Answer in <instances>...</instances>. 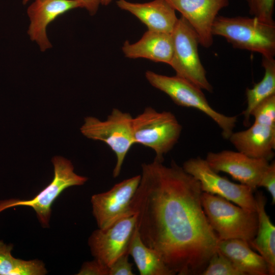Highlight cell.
Here are the masks:
<instances>
[{
  "mask_svg": "<svg viewBox=\"0 0 275 275\" xmlns=\"http://www.w3.org/2000/svg\"><path fill=\"white\" fill-rule=\"evenodd\" d=\"M77 275H109V267L94 259L84 263Z\"/></svg>",
  "mask_w": 275,
  "mask_h": 275,
  "instance_id": "cell-28",
  "label": "cell"
},
{
  "mask_svg": "<svg viewBox=\"0 0 275 275\" xmlns=\"http://www.w3.org/2000/svg\"><path fill=\"white\" fill-rule=\"evenodd\" d=\"M135 224L136 216L133 214L122 217L106 229L93 231L88 244L94 259L109 267L119 257L128 253Z\"/></svg>",
  "mask_w": 275,
  "mask_h": 275,
  "instance_id": "cell-11",
  "label": "cell"
},
{
  "mask_svg": "<svg viewBox=\"0 0 275 275\" xmlns=\"http://www.w3.org/2000/svg\"><path fill=\"white\" fill-rule=\"evenodd\" d=\"M30 0H22V3L24 5ZM83 5L85 8L91 15H95L98 10L99 5L101 4L100 0H79Z\"/></svg>",
  "mask_w": 275,
  "mask_h": 275,
  "instance_id": "cell-29",
  "label": "cell"
},
{
  "mask_svg": "<svg viewBox=\"0 0 275 275\" xmlns=\"http://www.w3.org/2000/svg\"><path fill=\"white\" fill-rule=\"evenodd\" d=\"M258 187H264L270 193L272 204L275 203V162L269 163L263 174Z\"/></svg>",
  "mask_w": 275,
  "mask_h": 275,
  "instance_id": "cell-26",
  "label": "cell"
},
{
  "mask_svg": "<svg viewBox=\"0 0 275 275\" xmlns=\"http://www.w3.org/2000/svg\"><path fill=\"white\" fill-rule=\"evenodd\" d=\"M127 253L133 259L141 275H175L157 252L144 244L135 227Z\"/></svg>",
  "mask_w": 275,
  "mask_h": 275,
  "instance_id": "cell-20",
  "label": "cell"
},
{
  "mask_svg": "<svg viewBox=\"0 0 275 275\" xmlns=\"http://www.w3.org/2000/svg\"><path fill=\"white\" fill-rule=\"evenodd\" d=\"M181 14L198 35L205 48L213 44L212 26L219 12L228 6L229 0H166Z\"/></svg>",
  "mask_w": 275,
  "mask_h": 275,
  "instance_id": "cell-13",
  "label": "cell"
},
{
  "mask_svg": "<svg viewBox=\"0 0 275 275\" xmlns=\"http://www.w3.org/2000/svg\"><path fill=\"white\" fill-rule=\"evenodd\" d=\"M113 0H100V3L102 5L107 6Z\"/></svg>",
  "mask_w": 275,
  "mask_h": 275,
  "instance_id": "cell-30",
  "label": "cell"
},
{
  "mask_svg": "<svg viewBox=\"0 0 275 275\" xmlns=\"http://www.w3.org/2000/svg\"><path fill=\"white\" fill-rule=\"evenodd\" d=\"M140 179V175L134 176L116 184L108 191L92 196V213L99 229H106L129 215V205Z\"/></svg>",
  "mask_w": 275,
  "mask_h": 275,
  "instance_id": "cell-10",
  "label": "cell"
},
{
  "mask_svg": "<svg viewBox=\"0 0 275 275\" xmlns=\"http://www.w3.org/2000/svg\"><path fill=\"white\" fill-rule=\"evenodd\" d=\"M128 254L119 257L109 267V275H134L132 264L128 261Z\"/></svg>",
  "mask_w": 275,
  "mask_h": 275,
  "instance_id": "cell-27",
  "label": "cell"
},
{
  "mask_svg": "<svg viewBox=\"0 0 275 275\" xmlns=\"http://www.w3.org/2000/svg\"><path fill=\"white\" fill-rule=\"evenodd\" d=\"M205 159L216 172L228 174L253 191L258 187L261 178L269 164L265 159L251 157L239 151L229 150L209 152Z\"/></svg>",
  "mask_w": 275,
  "mask_h": 275,
  "instance_id": "cell-12",
  "label": "cell"
},
{
  "mask_svg": "<svg viewBox=\"0 0 275 275\" xmlns=\"http://www.w3.org/2000/svg\"><path fill=\"white\" fill-rule=\"evenodd\" d=\"M122 50L129 59L144 58L170 65L173 52L172 34L148 30L136 42L126 41Z\"/></svg>",
  "mask_w": 275,
  "mask_h": 275,
  "instance_id": "cell-17",
  "label": "cell"
},
{
  "mask_svg": "<svg viewBox=\"0 0 275 275\" xmlns=\"http://www.w3.org/2000/svg\"><path fill=\"white\" fill-rule=\"evenodd\" d=\"M217 251L225 255L244 275H267V263L252 249L249 242L240 239L219 240Z\"/></svg>",
  "mask_w": 275,
  "mask_h": 275,
  "instance_id": "cell-19",
  "label": "cell"
},
{
  "mask_svg": "<svg viewBox=\"0 0 275 275\" xmlns=\"http://www.w3.org/2000/svg\"><path fill=\"white\" fill-rule=\"evenodd\" d=\"M132 128L134 143L151 149L155 153L154 160L162 162L182 131L181 125L172 113L157 112L151 107L133 117Z\"/></svg>",
  "mask_w": 275,
  "mask_h": 275,
  "instance_id": "cell-5",
  "label": "cell"
},
{
  "mask_svg": "<svg viewBox=\"0 0 275 275\" xmlns=\"http://www.w3.org/2000/svg\"><path fill=\"white\" fill-rule=\"evenodd\" d=\"M116 4L137 17L149 31L172 34L178 19L175 10L166 0L144 3L117 0Z\"/></svg>",
  "mask_w": 275,
  "mask_h": 275,
  "instance_id": "cell-15",
  "label": "cell"
},
{
  "mask_svg": "<svg viewBox=\"0 0 275 275\" xmlns=\"http://www.w3.org/2000/svg\"><path fill=\"white\" fill-rule=\"evenodd\" d=\"M54 177L52 181L34 198L30 200H11L0 201V212L14 206H26L32 208L44 227L48 226L53 202L65 189L73 186L82 185L88 178L77 175L68 159L57 156L52 160Z\"/></svg>",
  "mask_w": 275,
  "mask_h": 275,
  "instance_id": "cell-8",
  "label": "cell"
},
{
  "mask_svg": "<svg viewBox=\"0 0 275 275\" xmlns=\"http://www.w3.org/2000/svg\"><path fill=\"white\" fill-rule=\"evenodd\" d=\"M77 8H83L79 0H35L27 9L30 39L36 43L41 51L51 48L47 27L59 16Z\"/></svg>",
  "mask_w": 275,
  "mask_h": 275,
  "instance_id": "cell-14",
  "label": "cell"
},
{
  "mask_svg": "<svg viewBox=\"0 0 275 275\" xmlns=\"http://www.w3.org/2000/svg\"><path fill=\"white\" fill-rule=\"evenodd\" d=\"M239 151L255 158L269 161L275 149V127L254 122L247 129L233 132L228 139Z\"/></svg>",
  "mask_w": 275,
  "mask_h": 275,
  "instance_id": "cell-16",
  "label": "cell"
},
{
  "mask_svg": "<svg viewBox=\"0 0 275 275\" xmlns=\"http://www.w3.org/2000/svg\"><path fill=\"white\" fill-rule=\"evenodd\" d=\"M132 118L130 113L114 108L104 121L94 117H86L80 129L85 136L105 143L114 152L116 162L113 171L114 178L119 176L126 156L135 144Z\"/></svg>",
  "mask_w": 275,
  "mask_h": 275,
  "instance_id": "cell-6",
  "label": "cell"
},
{
  "mask_svg": "<svg viewBox=\"0 0 275 275\" xmlns=\"http://www.w3.org/2000/svg\"><path fill=\"white\" fill-rule=\"evenodd\" d=\"M250 14L262 21L274 24L275 0H246Z\"/></svg>",
  "mask_w": 275,
  "mask_h": 275,
  "instance_id": "cell-25",
  "label": "cell"
},
{
  "mask_svg": "<svg viewBox=\"0 0 275 275\" xmlns=\"http://www.w3.org/2000/svg\"><path fill=\"white\" fill-rule=\"evenodd\" d=\"M255 197L258 228L255 237L249 243L265 259L269 275L275 274V227L266 212L267 198L261 191Z\"/></svg>",
  "mask_w": 275,
  "mask_h": 275,
  "instance_id": "cell-18",
  "label": "cell"
},
{
  "mask_svg": "<svg viewBox=\"0 0 275 275\" xmlns=\"http://www.w3.org/2000/svg\"><path fill=\"white\" fill-rule=\"evenodd\" d=\"M173 52L170 65L176 75L193 83L202 90L212 92L198 52L197 34L182 16L178 18L172 33Z\"/></svg>",
  "mask_w": 275,
  "mask_h": 275,
  "instance_id": "cell-7",
  "label": "cell"
},
{
  "mask_svg": "<svg viewBox=\"0 0 275 275\" xmlns=\"http://www.w3.org/2000/svg\"><path fill=\"white\" fill-rule=\"evenodd\" d=\"M201 275H244L223 254L217 251L210 258Z\"/></svg>",
  "mask_w": 275,
  "mask_h": 275,
  "instance_id": "cell-23",
  "label": "cell"
},
{
  "mask_svg": "<svg viewBox=\"0 0 275 275\" xmlns=\"http://www.w3.org/2000/svg\"><path fill=\"white\" fill-rule=\"evenodd\" d=\"M255 123L275 127V94L266 98L253 109Z\"/></svg>",
  "mask_w": 275,
  "mask_h": 275,
  "instance_id": "cell-24",
  "label": "cell"
},
{
  "mask_svg": "<svg viewBox=\"0 0 275 275\" xmlns=\"http://www.w3.org/2000/svg\"><path fill=\"white\" fill-rule=\"evenodd\" d=\"M182 168L199 181L202 192L222 197L243 208L256 210L254 191L245 185L234 183L220 176L205 159L191 158L183 163Z\"/></svg>",
  "mask_w": 275,
  "mask_h": 275,
  "instance_id": "cell-9",
  "label": "cell"
},
{
  "mask_svg": "<svg viewBox=\"0 0 275 275\" xmlns=\"http://www.w3.org/2000/svg\"><path fill=\"white\" fill-rule=\"evenodd\" d=\"M202 205L210 226L219 240L240 239L248 242L256 236V211L248 210L226 199L202 192Z\"/></svg>",
  "mask_w": 275,
  "mask_h": 275,
  "instance_id": "cell-3",
  "label": "cell"
},
{
  "mask_svg": "<svg viewBox=\"0 0 275 275\" xmlns=\"http://www.w3.org/2000/svg\"><path fill=\"white\" fill-rule=\"evenodd\" d=\"M13 245L0 240V275H44L47 271L42 261L23 260L11 254Z\"/></svg>",
  "mask_w": 275,
  "mask_h": 275,
  "instance_id": "cell-22",
  "label": "cell"
},
{
  "mask_svg": "<svg viewBox=\"0 0 275 275\" xmlns=\"http://www.w3.org/2000/svg\"><path fill=\"white\" fill-rule=\"evenodd\" d=\"M129 205L144 244L178 275H201L219 239L204 211L199 181L172 160L143 163Z\"/></svg>",
  "mask_w": 275,
  "mask_h": 275,
  "instance_id": "cell-1",
  "label": "cell"
},
{
  "mask_svg": "<svg viewBox=\"0 0 275 275\" xmlns=\"http://www.w3.org/2000/svg\"><path fill=\"white\" fill-rule=\"evenodd\" d=\"M151 86L166 94L177 105L198 109L211 119L221 129L223 137L228 139L236 126L237 117L228 116L215 111L209 103L202 90L177 75L169 76L151 71L145 72Z\"/></svg>",
  "mask_w": 275,
  "mask_h": 275,
  "instance_id": "cell-4",
  "label": "cell"
},
{
  "mask_svg": "<svg viewBox=\"0 0 275 275\" xmlns=\"http://www.w3.org/2000/svg\"><path fill=\"white\" fill-rule=\"evenodd\" d=\"M213 36H222L236 48L260 53L275 55V23L253 17L217 16L212 26Z\"/></svg>",
  "mask_w": 275,
  "mask_h": 275,
  "instance_id": "cell-2",
  "label": "cell"
},
{
  "mask_svg": "<svg viewBox=\"0 0 275 275\" xmlns=\"http://www.w3.org/2000/svg\"><path fill=\"white\" fill-rule=\"evenodd\" d=\"M262 66L264 69L263 78L252 88L246 90L247 106L242 112L243 124L249 126L251 114L254 107L260 102L275 94V60L274 57L262 56Z\"/></svg>",
  "mask_w": 275,
  "mask_h": 275,
  "instance_id": "cell-21",
  "label": "cell"
}]
</instances>
